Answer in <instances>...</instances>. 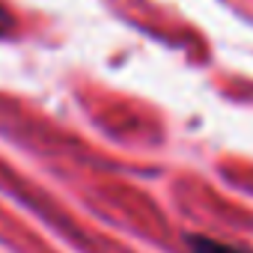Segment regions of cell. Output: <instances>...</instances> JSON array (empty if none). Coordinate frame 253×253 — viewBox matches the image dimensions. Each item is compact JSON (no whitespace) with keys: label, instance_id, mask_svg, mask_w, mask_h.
Segmentation results:
<instances>
[{"label":"cell","instance_id":"6da1fadb","mask_svg":"<svg viewBox=\"0 0 253 253\" xmlns=\"http://www.w3.org/2000/svg\"><path fill=\"white\" fill-rule=\"evenodd\" d=\"M188 244H191L194 253H253V250H247V247L226 244V241H217V238H209V235H191Z\"/></svg>","mask_w":253,"mask_h":253},{"label":"cell","instance_id":"7a4b0ae2","mask_svg":"<svg viewBox=\"0 0 253 253\" xmlns=\"http://www.w3.org/2000/svg\"><path fill=\"white\" fill-rule=\"evenodd\" d=\"M12 27V21H9V15H6V9L3 6H0V33H6Z\"/></svg>","mask_w":253,"mask_h":253}]
</instances>
